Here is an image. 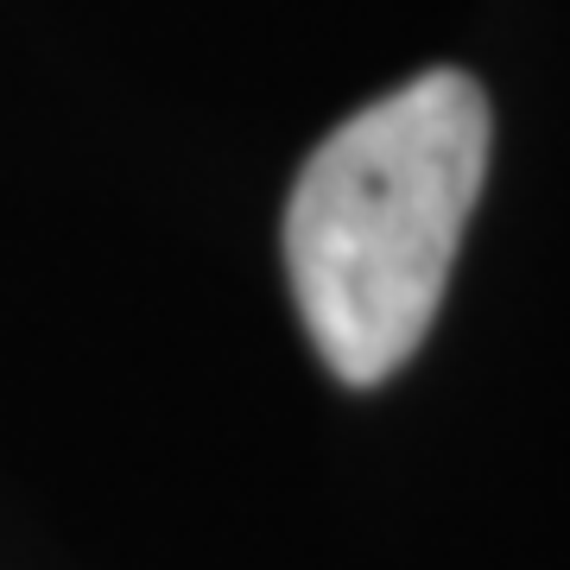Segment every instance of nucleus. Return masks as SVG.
<instances>
[{
    "label": "nucleus",
    "mask_w": 570,
    "mask_h": 570,
    "mask_svg": "<svg viewBox=\"0 0 570 570\" xmlns=\"http://www.w3.org/2000/svg\"><path fill=\"white\" fill-rule=\"evenodd\" d=\"M482 171L489 96L463 70L412 77L311 153L285 209V273L336 381L381 387L425 343Z\"/></svg>",
    "instance_id": "obj_1"
}]
</instances>
